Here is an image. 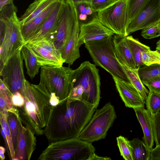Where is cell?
<instances>
[{
  "label": "cell",
  "mask_w": 160,
  "mask_h": 160,
  "mask_svg": "<svg viewBox=\"0 0 160 160\" xmlns=\"http://www.w3.org/2000/svg\"><path fill=\"white\" fill-rule=\"evenodd\" d=\"M53 39L51 37L46 38L26 44L41 67H61L65 62L61 53L55 47Z\"/></svg>",
  "instance_id": "11"
},
{
  "label": "cell",
  "mask_w": 160,
  "mask_h": 160,
  "mask_svg": "<svg viewBox=\"0 0 160 160\" xmlns=\"http://www.w3.org/2000/svg\"><path fill=\"white\" fill-rule=\"evenodd\" d=\"M113 40L115 52L119 62L132 69H137L126 41V36L115 34Z\"/></svg>",
  "instance_id": "20"
},
{
  "label": "cell",
  "mask_w": 160,
  "mask_h": 160,
  "mask_svg": "<svg viewBox=\"0 0 160 160\" xmlns=\"http://www.w3.org/2000/svg\"><path fill=\"white\" fill-rule=\"evenodd\" d=\"M100 80L96 65L86 61L74 70L72 86H78L82 90V101L97 108L100 98Z\"/></svg>",
  "instance_id": "5"
},
{
  "label": "cell",
  "mask_w": 160,
  "mask_h": 160,
  "mask_svg": "<svg viewBox=\"0 0 160 160\" xmlns=\"http://www.w3.org/2000/svg\"><path fill=\"white\" fill-rule=\"evenodd\" d=\"M142 83L148 87L149 91L160 94V76L152 78Z\"/></svg>",
  "instance_id": "39"
},
{
  "label": "cell",
  "mask_w": 160,
  "mask_h": 160,
  "mask_svg": "<svg viewBox=\"0 0 160 160\" xmlns=\"http://www.w3.org/2000/svg\"><path fill=\"white\" fill-rule=\"evenodd\" d=\"M25 86L22 95L24 104L18 110L19 117L22 123L29 127L38 136L44 134L43 128L46 126L54 107L50 103L51 93L45 86L25 81Z\"/></svg>",
  "instance_id": "2"
},
{
  "label": "cell",
  "mask_w": 160,
  "mask_h": 160,
  "mask_svg": "<svg viewBox=\"0 0 160 160\" xmlns=\"http://www.w3.org/2000/svg\"><path fill=\"white\" fill-rule=\"evenodd\" d=\"M7 121L11 134L13 146L15 149L17 142L19 131V122L18 117L13 113L8 112Z\"/></svg>",
  "instance_id": "31"
},
{
  "label": "cell",
  "mask_w": 160,
  "mask_h": 160,
  "mask_svg": "<svg viewBox=\"0 0 160 160\" xmlns=\"http://www.w3.org/2000/svg\"><path fill=\"white\" fill-rule=\"evenodd\" d=\"M150 160H160V146L150 150Z\"/></svg>",
  "instance_id": "41"
},
{
  "label": "cell",
  "mask_w": 160,
  "mask_h": 160,
  "mask_svg": "<svg viewBox=\"0 0 160 160\" xmlns=\"http://www.w3.org/2000/svg\"><path fill=\"white\" fill-rule=\"evenodd\" d=\"M112 77L117 90L126 107L132 108L144 107L145 100L131 83Z\"/></svg>",
  "instance_id": "16"
},
{
  "label": "cell",
  "mask_w": 160,
  "mask_h": 160,
  "mask_svg": "<svg viewBox=\"0 0 160 160\" xmlns=\"http://www.w3.org/2000/svg\"><path fill=\"white\" fill-rule=\"evenodd\" d=\"M85 46L96 66L103 68L112 77L131 83L117 59L113 36L87 42L85 43Z\"/></svg>",
  "instance_id": "4"
},
{
  "label": "cell",
  "mask_w": 160,
  "mask_h": 160,
  "mask_svg": "<svg viewBox=\"0 0 160 160\" xmlns=\"http://www.w3.org/2000/svg\"><path fill=\"white\" fill-rule=\"evenodd\" d=\"M110 29L98 20L80 27L78 46L86 42L100 40L114 35Z\"/></svg>",
  "instance_id": "15"
},
{
  "label": "cell",
  "mask_w": 160,
  "mask_h": 160,
  "mask_svg": "<svg viewBox=\"0 0 160 160\" xmlns=\"http://www.w3.org/2000/svg\"><path fill=\"white\" fill-rule=\"evenodd\" d=\"M142 127L144 134V142L148 149L152 148L154 141L151 116L144 107L133 108Z\"/></svg>",
  "instance_id": "19"
},
{
  "label": "cell",
  "mask_w": 160,
  "mask_h": 160,
  "mask_svg": "<svg viewBox=\"0 0 160 160\" xmlns=\"http://www.w3.org/2000/svg\"><path fill=\"white\" fill-rule=\"evenodd\" d=\"M11 100L13 105L15 107H22L24 104V98L22 95L18 92L16 93L11 96Z\"/></svg>",
  "instance_id": "40"
},
{
  "label": "cell",
  "mask_w": 160,
  "mask_h": 160,
  "mask_svg": "<svg viewBox=\"0 0 160 160\" xmlns=\"http://www.w3.org/2000/svg\"><path fill=\"white\" fill-rule=\"evenodd\" d=\"M16 13L10 18H0L6 20L7 23L5 32L0 37V68L25 45Z\"/></svg>",
  "instance_id": "8"
},
{
  "label": "cell",
  "mask_w": 160,
  "mask_h": 160,
  "mask_svg": "<svg viewBox=\"0 0 160 160\" xmlns=\"http://www.w3.org/2000/svg\"><path fill=\"white\" fill-rule=\"evenodd\" d=\"M80 32V27L77 17L72 36L67 43L61 55L65 62L69 66L80 57L79 47L78 46V39Z\"/></svg>",
  "instance_id": "21"
},
{
  "label": "cell",
  "mask_w": 160,
  "mask_h": 160,
  "mask_svg": "<svg viewBox=\"0 0 160 160\" xmlns=\"http://www.w3.org/2000/svg\"><path fill=\"white\" fill-rule=\"evenodd\" d=\"M117 118L114 108L110 102L96 109L91 119L77 138L92 143L105 138Z\"/></svg>",
  "instance_id": "7"
},
{
  "label": "cell",
  "mask_w": 160,
  "mask_h": 160,
  "mask_svg": "<svg viewBox=\"0 0 160 160\" xmlns=\"http://www.w3.org/2000/svg\"><path fill=\"white\" fill-rule=\"evenodd\" d=\"M59 2L52 4L27 24L21 26V33L25 44L39 31Z\"/></svg>",
  "instance_id": "18"
},
{
  "label": "cell",
  "mask_w": 160,
  "mask_h": 160,
  "mask_svg": "<svg viewBox=\"0 0 160 160\" xmlns=\"http://www.w3.org/2000/svg\"><path fill=\"white\" fill-rule=\"evenodd\" d=\"M76 20L74 3L65 0L58 25L53 40L55 47L61 54L72 36Z\"/></svg>",
  "instance_id": "12"
},
{
  "label": "cell",
  "mask_w": 160,
  "mask_h": 160,
  "mask_svg": "<svg viewBox=\"0 0 160 160\" xmlns=\"http://www.w3.org/2000/svg\"><path fill=\"white\" fill-rule=\"evenodd\" d=\"M95 149L92 143L77 138L49 144L38 160H88Z\"/></svg>",
  "instance_id": "3"
},
{
  "label": "cell",
  "mask_w": 160,
  "mask_h": 160,
  "mask_svg": "<svg viewBox=\"0 0 160 160\" xmlns=\"http://www.w3.org/2000/svg\"><path fill=\"white\" fill-rule=\"evenodd\" d=\"M128 46L131 53L136 68L139 69L143 66L141 58V52L150 49V48L142 44L132 36H128L126 37Z\"/></svg>",
  "instance_id": "24"
},
{
  "label": "cell",
  "mask_w": 160,
  "mask_h": 160,
  "mask_svg": "<svg viewBox=\"0 0 160 160\" xmlns=\"http://www.w3.org/2000/svg\"><path fill=\"white\" fill-rule=\"evenodd\" d=\"M41 67L40 83L43 84L50 93H55L61 102L67 98L72 88L74 70L69 66Z\"/></svg>",
  "instance_id": "6"
},
{
  "label": "cell",
  "mask_w": 160,
  "mask_h": 160,
  "mask_svg": "<svg viewBox=\"0 0 160 160\" xmlns=\"http://www.w3.org/2000/svg\"><path fill=\"white\" fill-rule=\"evenodd\" d=\"M120 63L131 84L137 90L146 102L149 91L144 86L140 78L139 69L130 68L124 64Z\"/></svg>",
  "instance_id": "27"
},
{
  "label": "cell",
  "mask_w": 160,
  "mask_h": 160,
  "mask_svg": "<svg viewBox=\"0 0 160 160\" xmlns=\"http://www.w3.org/2000/svg\"><path fill=\"white\" fill-rule=\"evenodd\" d=\"M160 21V0H150L130 22L126 30V36Z\"/></svg>",
  "instance_id": "13"
},
{
  "label": "cell",
  "mask_w": 160,
  "mask_h": 160,
  "mask_svg": "<svg viewBox=\"0 0 160 160\" xmlns=\"http://www.w3.org/2000/svg\"><path fill=\"white\" fill-rule=\"evenodd\" d=\"M65 2V0H61L58 2L39 31L26 44L46 38L51 37L53 38L58 25Z\"/></svg>",
  "instance_id": "17"
},
{
  "label": "cell",
  "mask_w": 160,
  "mask_h": 160,
  "mask_svg": "<svg viewBox=\"0 0 160 160\" xmlns=\"http://www.w3.org/2000/svg\"><path fill=\"white\" fill-rule=\"evenodd\" d=\"M141 35L144 38L151 39L160 36L159 22L152 24L142 30Z\"/></svg>",
  "instance_id": "36"
},
{
  "label": "cell",
  "mask_w": 160,
  "mask_h": 160,
  "mask_svg": "<svg viewBox=\"0 0 160 160\" xmlns=\"http://www.w3.org/2000/svg\"><path fill=\"white\" fill-rule=\"evenodd\" d=\"M97 108L82 101L68 98L54 107L44 135L49 144L77 138Z\"/></svg>",
  "instance_id": "1"
},
{
  "label": "cell",
  "mask_w": 160,
  "mask_h": 160,
  "mask_svg": "<svg viewBox=\"0 0 160 160\" xmlns=\"http://www.w3.org/2000/svg\"><path fill=\"white\" fill-rule=\"evenodd\" d=\"M6 151L5 148L3 146L0 147V158L1 160H4L5 159L4 153Z\"/></svg>",
  "instance_id": "45"
},
{
  "label": "cell",
  "mask_w": 160,
  "mask_h": 160,
  "mask_svg": "<svg viewBox=\"0 0 160 160\" xmlns=\"http://www.w3.org/2000/svg\"><path fill=\"white\" fill-rule=\"evenodd\" d=\"M111 159L107 157H101L97 156L94 153L92 154L88 160H110Z\"/></svg>",
  "instance_id": "42"
},
{
  "label": "cell",
  "mask_w": 160,
  "mask_h": 160,
  "mask_svg": "<svg viewBox=\"0 0 160 160\" xmlns=\"http://www.w3.org/2000/svg\"><path fill=\"white\" fill-rule=\"evenodd\" d=\"M84 1L90 3L92 0H84Z\"/></svg>",
  "instance_id": "48"
},
{
  "label": "cell",
  "mask_w": 160,
  "mask_h": 160,
  "mask_svg": "<svg viewBox=\"0 0 160 160\" xmlns=\"http://www.w3.org/2000/svg\"><path fill=\"white\" fill-rule=\"evenodd\" d=\"M74 4L79 27L98 20V12L90 3L83 1Z\"/></svg>",
  "instance_id": "23"
},
{
  "label": "cell",
  "mask_w": 160,
  "mask_h": 160,
  "mask_svg": "<svg viewBox=\"0 0 160 160\" xmlns=\"http://www.w3.org/2000/svg\"><path fill=\"white\" fill-rule=\"evenodd\" d=\"M66 1H69L73 2L74 3H75L80 2L84 1V0H65Z\"/></svg>",
  "instance_id": "47"
},
{
  "label": "cell",
  "mask_w": 160,
  "mask_h": 160,
  "mask_svg": "<svg viewBox=\"0 0 160 160\" xmlns=\"http://www.w3.org/2000/svg\"><path fill=\"white\" fill-rule=\"evenodd\" d=\"M116 139L121 155L125 160H133L129 141L121 136L117 137Z\"/></svg>",
  "instance_id": "34"
},
{
  "label": "cell",
  "mask_w": 160,
  "mask_h": 160,
  "mask_svg": "<svg viewBox=\"0 0 160 160\" xmlns=\"http://www.w3.org/2000/svg\"><path fill=\"white\" fill-rule=\"evenodd\" d=\"M13 0H0V10L7 4L13 3Z\"/></svg>",
  "instance_id": "44"
},
{
  "label": "cell",
  "mask_w": 160,
  "mask_h": 160,
  "mask_svg": "<svg viewBox=\"0 0 160 160\" xmlns=\"http://www.w3.org/2000/svg\"><path fill=\"white\" fill-rule=\"evenodd\" d=\"M1 133L2 134V135L3 138L4 140V141L5 142V144L6 147V148L8 151V156L10 158V153L9 150V148L8 146V145L7 140V138L6 137V136L4 132V131L3 130V129H2V127L1 128Z\"/></svg>",
  "instance_id": "43"
},
{
  "label": "cell",
  "mask_w": 160,
  "mask_h": 160,
  "mask_svg": "<svg viewBox=\"0 0 160 160\" xmlns=\"http://www.w3.org/2000/svg\"><path fill=\"white\" fill-rule=\"evenodd\" d=\"M133 160H150V150L138 138L129 141Z\"/></svg>",
  "instance_id": "28"
},
{
  "label": "cell",
  "mask_w": 160,
  "mask_h": 160,
  "mask_svg": "<svg viewBox=\"0 0 160 160\" xmlns=\"http://www.w3.org/2000/svg\"><path fill=\"white\" fill-rule=\"evenodd\" d=\"M159 24L160 27V21L159 22Z\"/></svg>",
  "instance_id": "49"
},
{
  "label": "cell",
  "mask_w": 160,
  "mask_h": 160,
  "mask_svg": "<svg viewBox=\"0 0 160 160\" xmlns=\"http://www.w3.org/2000/svg\"><path fill=\"white\" fill-rule=\"evenodd\" d=\"M149 91L145 104L151 115H153L160 111V94Z\"/></svg>",
  "instance_id": "32"
},
{
  "label": "cell",
  "mask_w": 160,
  "mask_h": 160,
  "mask_svg": "<svg viewBox=\"0 0 160 160\" xmlns=\"http://www.w3.org/2000/svg\"><path fill=\"white\" fill-rule=\"evenodd\" d=\"M8 113L0 114V123L6 136L9 148L10 159L15 160V151L13 146L11 133L7 121Z\"/></svg>",
  "instance_id": "33"
},
{
  "label": "cell",
  "mask_w": 160,
  "mask_h": 160,
  "mask_svg": "<svg viewBox=\"0 0 160 160\" xmlns=\"http://www.w3.org/2000/svg\"><path fill=\"white\" fill-rule=\"evenodd\" d=\"M19 131L14 149L15 160H30L35 150L37 140L34 132L28 126H24L20 118Z\"/></svg>",
  "instance_id": "14"
},
{
  "label": "cell",
  "mask_w": 160,
  "mask_h": 160,
  "mask_svg": "<svg viewBox=\"0 0 160 160\" xmlns=\"http://www.w3.org/2000/svg\"><path fill=\"white\" fill-rule=\"evenodd\" d=\"M98 20L114 34L126 36L127 0H118L98 12Z\"/></svg>",
  "instance_id": "10"
},
{
  "label": "cell",
  "mask_w": 160,
  "mask_h": 160,
  "mask_svg": "<svg viewBox=\"0 0 160 160\" xmlns=\"http://www.w3.org/2000/svg\"><path fill=\"white\" fill-rule=\"evenodd\" d=\"M156 49L160 52V40L158 41L156 43Z\"/></svg>",
  "instance_id": "46"
},
{
  "label": "cell",
  "mask_w": 160,
  "mask_h": 160,
  "mask_svg": "<svg viewBox=\"0 0 160 160\" xmlns=\"http://www.w3.org/2000/svg\"><path fill=\"white\" fill-rule=\"evenodd\" d=\"M141 58L143 65H150L160 63V52L158 50L152 51L150 49L141 52Z\"/></svg>",
  "instance_id": "35"
},
{
  "label": "cell",
  "mask_w": 160,
  "mask_h": 160,
  "mask_svg": "<svg viewBox=\"0 0 160 160\" xmlns=\"http://www.w3.org/2000/svg\"><path fill=\"white\" fill-rule=\"evenodd\" d=\"M152 129L156 146H160V111L157 114L151 115Z\"/></svg>",
  "instance_id": "37"
},
{
  "label": "cell",
  "mask_w": 160,
  "mask_h": 160,
  "mask_svg": "<svg viewBox=\"0 0 160 160\" xmlns=\"http://www.w3.org/2000/svg\"><path fill=\"white\" fill-rule=\"evenodd\" d=\"M138 73L142 82L160 76V63L141 67L138 69Z\"/></svg>",
  "instance_id": "30"
},
{
  "label": "cell",
  "mask_w": 160,
  "mask_h": 160,
  "mask_svg": "<svg viewBox=\"0 0 160 160\" xmlns=\"http://www.w3.org/2000/svg\"><path fill=\"white\" fill-rule=\"evenodd\" d=\"M118 0H92L90 3L92 8L96 11L103 9Z\"/></svg>",
  "instance_id": "38"
},
{
  "label": "cell",
  "mask_w": 160,
  "mask_h": 160,
  "mask_svg": "<svg viewBox=\"0 0 160 160\" xmlns=\"http://www.w3.org/2000/svg\"><path fill=\"white\" fill-rule=\"evenodd\" d=\"M61 0H35L19 20L21 26L25 25L40 14L53 4Z\"/></svg>",
  "instance_id": "22"
},
{
  "label": "cell",
  "mask_w": 160,
  "mask_h": 160,
  "mask_svg": "<svg viewBox=\"0 0 160 160\" xmlns=\"http://www.w3.org/2000/svg\"><path fill=\"white\" fill-rule=\"evenodd\" d=\"M21 55L24 60L27 69V73L32 79L39 73L41 67L38 65L36 58L26 44L24 45L21 50Z\"/></svg>",
  "instance_id": "26"
},
{
  "label": "cell",
  "mask_w": 160,
  "mask_h": 160,
  "mask_svg": "<svg viewBox=\"0 0 160 160\" xmlns=\"http://www.w3.org/2000/svg\"><path fill=\"white\" fill-rule=\"evenodd\" d=\"M149 0H127V28L130 22L137 16Z\"/></svg>",
  "instance_id": "29"
},
{
  "label": "cell",
  "mask_w": 160,
  "mask_h": 160,
  "mask_svg": "<svg viewBox=\"0 0 160 160\" xmlns=\"http://www.w3.org/2000/svg\"><path fill=\"white\" fill-rule=\"evenodd\" d=\"M12 94L9 91L4 83L2 79L0 78V113H8V112L14 114L19 118L17 108L13 105L11 97Z\"/></svg>",
  "instance_id": "25"
},
{
  "label": "cell",
  "mask_w": 160,
  "mask_h": 160,
  "mask_svg": "<svg viewBox=\"0 0 160 160\" xmlns=\"http://www.w3.org/2000/svg\"><path fill=\"white\" fill-rule=\"evenodd\" d=\"M21 49L10 58L0 68V76L8 90L12 94L17 92L22 95L25 88L26 79L23 66Z\"/></svg>",
  "instance_id": "9"
}]
</instances>
